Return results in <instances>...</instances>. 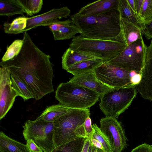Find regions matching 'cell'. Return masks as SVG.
<instances>
[{"label": "cell", "mask_w": 152, "mask_h": 152, "mask_svg": "<svg viewBox=\"0 0 152 152\" xmlns=\"http://www.w3.org/2000/svg\"><path fill=\"white\" fill-rule=\"evenodd\" d=\"M23 44L18 54L12 59L1 61L10 74L21 80L28 87L33 98L38 100L54 92L53 64L50 56L40 49L27 32L23 33Z\"/></svg>", "instance_id": "1"}, {"label": "cell", "mask_w": 152, "mask_h": 152, "mask_svg": "<svg viewBox=\"0 0 152 152\" xmlns=\"http://www.w3.org/2000/svg\"><path fill=\"white\" fill-rule=\"evenodd\" d=\"M72 23L80 31V35L86 38L116 40L120 31V16L118 10L99 15L71 16Z\"/></svg>", "instance_id": "2"}, {"label": "cell", "mask_w": 152, "mask_h": 152, "mask_svg": "<svg viewBox=\"0 0 152 152\" xmlns=\"http://www.w3.org/2000/svg\"><path fill=\"white\" fill-rule=\"evenodd\" d=\"M89 109L71 108L54 122L53 141L55 147L79 138H87L84 124L90 116Z\"/></svg>", "instance_id": "3"}, {"label": "cell", "mask_w": 152, "mask_h": 152, "mask_svg": "<svg viewBox=\"0 0 152 152\" xmlns=\"http://www.w3.org/2000/svg\"><path fill=\"white\" fill-rule=\"evenodd\" d=\"M55 97L59 103L68 107L84 109L94 105L100 96L93 91L69 81L58 86Z\"/></svg>", "instance_id": "4"}, {"label": "cell", "mask_w": 152, "mask_h": 152, "mask_svg": "<svg viewBox=\"0 0 152 152\" xmlns=\"http://www.w3.org/2000/svg\"><path fill=\"white\" fill-rule=\"evenodd\" d=\"M134 86L114 88L100 98L99 108L106 116L116 119L128 108L137 94Z\"/></svg>", "instance_id": "5"}, {"label": "cell", "mask_w": 152, "mask_h": 152, "mask_svg": "<svg viewBox=\"0 0 152 152\" xmlns=\"http://www.w3.org/2000/svg\"><path fill=\"white\" fill-rule=\"evenodd\" d=\"M75 50L90 51L100 54L106 62L120 54L126 47L124 43L116 40L89 38L80 35L75 36L69 45Z\"/></svg>", "instance_id": "6"}, {"label": "cell", "mask_w": 152, "mask_h": 152, "mask_svg": "<svg viewBox=\"0 0 152 152\" xmlns=\"http://www.w3.org/2000/svg\"><path fill=\"white\" fill-rule=\"evenodd\" d=\"M147 47L142 37L126 46L120 54L106 63L141 74L145 63Z\"/></svg>", "instance_id": "7"}, {"label": "cell", "mask_w": 152, "mask_h": 152, "mask_svg": "<svg viewBox=\"0 0 152 152\" xmlns=\"http://www.w3.org/2000/svg\"><path fill=\"white\" fill-rule=\"evenodd\" d=\"M23 127L24 139H33L44 152H51L55 148L53 122H47L37 118L34 120H27Z\"/></svg>", "instance_id": "8"}, {"label": "cell", "mask_w": 152, "mask_h": 152, "mask_svg": "<svg viewBox=\"0 0 152 152\" xmlns=\"http://www.w3.org/2000/svg\"><path fill=\"white\" fill-rule=\"evenodd\" d=\"M97 78L105 85L113 88L134 86L133 77L138 73L130 71L104 62L94 70Z\"/></svg>", "instance_id": "9"}, {"label": "cell", "mask_w": 152, "mask_h": 152, "mask_svg": "<svg viewBox=\"0 0 152 152\" xmlns=\"http://www.w3.org/2000/svg\"><path fill=\"white\" fill-rule=\"evenodd\" d=\"M100 128L110 141L114 152H121L127 145V138L116 118L106 116L100 121Z\"/></svg>", "instance_id": "10"}, {"label": "cell", "mask_w": 152, "mask_h": 152, "mask_svg": "<svg viewBox=\"0 0 152 152\" xmlns=\"http://www.w3.org/2000/svg\"><path fill=\"white\" fill-rule=\"evenodd\" d=\"M18 94L13 87L11 74L6 67L0 68V120L4 117L12 108Z\"/></svg>", "instance_id": "11"}, {"label": "cell", "mask_w": 152, "mask_h": 152, "mask_svg": "<svg viewBox=\"0 0 152 152\" xmlns=\"http://www.w3.org/2000/svg\"><path fill=\"white\" fill-rule=\"evenodd\" d=\"M70 10L67 7L54 8L43 14L28 17L26 28L21 33L27 32L32 28L41 26H49L59 22L62 18L69 15Z\"/></svg>", "instance_id": "12"}, {"label": "cell", "mask_w": 152, "mask_h": 152, "mask_svg": "<svg viewBox=\"0 0 152 152\" xmlns=\"http://www.w3.org/2000/svg\"><path fill=\"white\" fill-rule=\"evenodd\" d=\"M140 82L135 86L136 91L144 99L152 101V39L147 47L146 58Z\"/></svg>", "instance_id": "13"}, {"label": "cell", "mask_w": 152, "mask_h": 152, "mask_svg": "<svg viewBox=\"0 0 152 152\" xmlns=\"http://www.w3.org/2000/svg\"><path fill=\"white\" fill-rule=\"evenodd\" d=\"M69 81L98 93L100 98L112 88L105 85L96 77L94 71L80 75L74 76Z\"/></svg>", "instance_id": "14"}, {"label": "cell", "mask_w": 152, "mask_h": 152, "mask_svg": "<svg viewBox=\"0 0 152 152\" xmlns=\"http://www.w3.org/2000/svg\"><path fill=\"white\" fill-rule=\"evenodd\" d=\"M119 0H100L89 3L82 7L76 15L85 17L101 15L118 10Z\"/></svg>", "instance_id": "15"}, {"label": "cell", "mask_w": 152, "mask_h": 152, "mask_svg": "<svg viewBox=\"0 0 152 152\" xmlns=\"http://www.w3.org/2000/svg\"><path fill=\"white\" fill-rule=\"evenodd\" d=\"M96 59L103 60L102 56L99 54L84 50H74L69 47L62 56V67L66 70L77 63Z\"/></svg>", "instance_id": "16"}, {"label": "cell", "mask_w": 152, "mask_h": 152, "mask_svg": "<svg viewBox=\"0 0 152 152\" xmlns=\"http://www.w3.org/2000/svg\"><path fill=\"white\" fill-rule=\"evenodd\" d=\"M120 31L116 40L124 43L126 46L142 37V31L139 28L120 17Z\"/></svg>", "instance_id": "17"}, {"label": "cell", "mask_w": 152, "mask_h": 152, "mask_svg": "<svg viewBox=\"0 0 152 152\" xmlns=\"http://www.w3.org/2000/svg\"><path fill=\"white\" fill-rule=\"evenodd\" d=\"M118 11L120 17L139 28L142 33L145 28V24L138 15L129 6L127 0H119Z\"/></svg>", "instance_id": "18"}, {"label": "cell", "mask_w": 152, "mask_h": 152, "mask_svg": "<svg viewBox=\"0 0 152 152\" xmlns=\"http://www.w3.org/2000/svg\"><path fill=\"white\" fill-rule=\"evenodd\" d=\"M104 62L99 59L86 60L75 64L66 70L74 76L80 75L94 71Z\"/></svg>", "instance_id": "19"}, {"label": "cell", "mask_w": 152, "mask_h": 152, "mask_svg": "<svg viewBox=\"0 0 152 152\" xmlns=\"http://www.w3.org/2000/svg\"><path fill=\"white\" fill-rule=\"evenodd\" d=\"M71 108L61 104L48 106L38 117L49 122H53L69 112Z\"/></svg>", "instance_id": "20"}, {"label": "cell", "mask_w": 152, "mask_h": 152, "mask_svg": "<svg viewBox=\"0 0 152 152\" xmlns=\"http://www.w3.org/2000/svg\"><path fill=\"white\" fill-rule=\"evenodd\" d=\"M0 152H29L26 144L15 140L0 132Z\"/></svg>", "instance_id": "21"}, {"label": "cell", "mask_w": 152, "mask_h": 152, "mask_svg": "<svg viewBox=\"0 0 152 152\" xmlns=\"http://www.w3.org/2000/svg\"><path fill=\"white\" fill-rule=\"evenodd\" d=\"M25 10L18 0H0V15L10 17L20 14L24 16Z\"/></svg>", "instance_id": "22"}, {"label": "cell", "mask_w": 152, "mask_h": 152, "mask_svg": "<svg viewBox=\"0 0 152 152\" xmlns=\"http://www.w3.org/2000/svg\"><path fill=\"white\" fill-rule=\"evenodd\" d=\"M28 18L20 16L15 19L11 23L5 22L3 28L6 33L16 34L21 33L26 27Z\"/></svg>", "instance_id": "23"}, {"label": "cell", "mask_w": 152, "mask_h": 152, "mask_svg": "<svg viewBox=\"0 0 152 152\" xmlns=\"http://www.w3.org/2000/svg\"><path fill=\"white\" fill-rule=\"evenodd\" d=\"M85 139L79 138L55 147L51 152H81Z\"/></svg>", "instance_id": "24"}, {"label": "cell", "mask_w": 152, "mask_h": 152, "mask_svg": "<svg viewBox=\"0 0 152 152\" xmlns=\"http://www.w3.org/2000/svg\"><path fill=\"white\" fill-rule=\"evenodd\" d=\"M52 32L55 41L70 39L73 38L77 34L81 33L79 29L72 23Z\"/></svg>", "instance_id": "25"}, {"label": "cell", "mask_w": 152, "mask_h": 152, "mask_svg": "<svg viewBox=\"0 0 152 152\" xmlns=\"http://www.w3.org/2000/svg\"><path fill=\"white\" fill-rule=\"evenodd\" d=\"M12 85L17 92L18 96L24 101L33 98V95L27 86L21 80L14 75H11Z\"/></svg>", "instance_id": "26"}, {"label": "cell", "mask_w": 152, "mask_h": 152, "mask_svg": "<svg viewBox=\"0 0 152 152\" xmlns=\"http://www.w3.org/2000/svg\"><path fill=\"white\" fill-rule=\"evenodd\" d=\"M93 133L91 138L98 141L102 145L104 152H113V151L108 139L96 124L92 125Z\"/></svg>", "instance_id": "27"}, {"label": "cell", "mask_w": 152, "mask_h": 152, "mask_svg": "<svg viewBox=\"0 0 152 152\" xmlns=\"http://www.w3.org/2000/svg\"><path fill=\"white\" fill-rule=\"evenodd\" d=\"M27 15L32 16L38 13L43 5L42 0H18Z\"/></svg>", "instance_id": "28"}, {"label": "cell", "mask_w": 152, "mask_h": 152, "mask_svg": "<svg viewBox=\"0 0 152 152\" xmlns=\"http://www.w3.org/2000/svg\"><path fill=\"white\" fill-rule=\"evenodd\" d=\"M23 44V40L16 39L7 48L6 51L1 58L2 62L12 59L17 56L20 51Z\"/></svg>", "instance_id": "29"}, {"label": "cell", "mask_w": 152, "mask_h": 152, "mask_svg": "<svg viewBox=\"0 0 152 152\" xmlns=\"http://www.w3.org/2000/svg\"><path fill=\"white\" fill-rule=\"evenodd\" d=\"M145 25L152 20V0H144L140 13L138 15Z\"/></svg>", "instance_id": "30"}, {"label": "cell", "mask_w": 152, "mask_h": 152, "mask_svg": "<svg viewBox=\"0 0 152 152\" xmlns=\"http://www.w3.org/2000/svg\"><path fill=\"white\" fill-rule=\"evenodd\" d=\"M71 20L68 19L64 21H60L59 22L51 25L49 26L50 30L52 31H57L65 26L72 23Z\"/></svg>", "instance_id": "31"}, {"label": "cell", "mask_w": 152, "mask_h": 152, "mask_svg": "<svg viewBox=\"0 0 152 152\" xmlns=\"http://www.w3.org/2000/svg\"><path fill=\"white\" fill-rule=\"evenodd\" d=\"M130 152H152V145L144 143L136 147Z\"/></svg>", "instance_id": "32"}, {"label": "cell", "mask_w": 152, "mask_h": 152, "mask_svg": "<svg viewBox=\"0 0 152 152\" xmlns=\"http://www.w3.org/2000/svg\"><path fill=\"white\" fill-rule=\"evenodd\" d=\"M84 127L87 137H91L93 132V128L91 124V121L90 116L86 119L84 124Z\"/></svg>", "instance_id": "33"}, {"label": "cell", "mask_w": 152, "mask_h": 152, "mask_svg": "<svg viewBox=\"0 0 152 152\" xmlns=\"http://www.w3.org/2000/svg\"><path fill=\"white\" fill-rule=\"evenodd\" d=\"M26 145L29 152H42V150L32 139L27 141Z\"/></svg>", "instance_id": "34"}, {"label": "cell", "mask_w": 152, "mask_h": 152, "mask_svg": "<svg viewBox=\"0 0 152 152\" xmlns=\"http://www.w3.org/2000/svg\"><path fill=\"white\" fill-rule=\"evenodd\" d=\"M145 26V28L142 33L147 39H152V20L149 23Z\"/></svg>", "instance_id": "35"}, {"label": "cell", "mask_w": 152, "mask_h": 152, "mask_svg": "<svg viewBox=\"0 0 152 152\" xmlns=\"http://www.w3.org/2000/svg\"><path fill=\"white\" fill-rule=\"evenodd\" d=\"M144 0H134V4L136 11L138 15L141 9Z\"/></svg>", "instance_id": "36"}, {"label": "cell", "mask_w": 152, "mask_h": 152, "mask_svg": "<svg viewBox=\"0 0 152 152\" xmlns=\"http://www.w3.org/2000/svg\"><path fill=\"white\" fill-rule=\"evenodd\" d=\"M91 142V137L85 139L84 145L81 152H88Z\"/></svg>", "instance_id": "37"}, {"label": "cell", "mask_w": 152, "mask_h": 152, "mask_svg": "<svg viewBox=\"0 0 152 152\" xmlns=\"http://www.w3.org/2000/svg\"><path fill=\"white\" fill-rule=\"evenodd\" d=\"M91 143L96 148L102 150L104 151V149L101 144L97 140L91 138Z\"/></svg>", "instance_id": "38"}, {"label": "cell", "mask_w": 152, "mask_h": 152, "mask_svg": "<svg viewBox=\"0 0 152 152\" xmlns=\"http://www.w3.org/2000/svg\"><path fill=\"white\" fill-rule=\"evenodd\" d=\"M127 1L130 7L133 11L136 13L134 4V0H127Z\"/></svg>", "instance_id": "39"}, {"label": "cell", "mask_w": 152, "mask_h": 152, "mask_svg": "<svg viewBox=\"0 0 152 152\" xmlns=\"http://www.w3.org/2000/svg\"><path fill=\"white\" fill-rule=\"evenodd\" d=\"M97 148L95 147L91 142L88 152H97Z\"/></svg>", "instance_id": "40"}, {"label": "cell", "mask_w": 152, "mask_h": 152, "mask_svg": "<svg viewBox=\"0 0 152 152\" xmlns=\"http://www.w3.org/2000/svg\"><path fill=\"white\" fill-rule=\"evenodd\" d=\"M97 152H104L103 151L99 149H97Z\"/></svg>", "instance_id": "41"}]
</instances>
